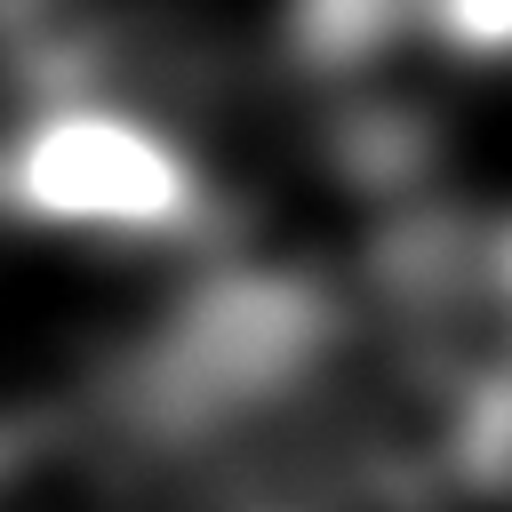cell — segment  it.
<instances>
[{
    "label": "cell",
    "instance_id": "cell-1",
    "mask_svg": "<svg viewBox=\"0 0 512 512\" xmlns=\"http://www.w3.org/2000/svg\"><path fill=\"white\" fill-rule=\"evenodd\" d=\"M0 200L48 232L168 240L200 224L192 160L112 96H40L0 144Z\"/></svg>",
    "mask_w": 512,
    "mask_h": 512
},
{
    "label": "cell",
    "instance_id": "cell-2",
    "mask_svg": "<svg viewBox=\"0 0 512 512\" xmlns=\"http://www.w3.org/2000/svg\"><path fill=\"white\" fill-rule=\"evenodd\" d=\"M440 48H512V0H424Z\"/></svg>",
    "mask_w": 512,
    "mask_h": 512
},
{
    "label": "cell",
    "instance_id": "cell-3",
    "mask_svg": "<svg viewBox=\"0 0 512 512\" xmlns=\"http://www.w3.org/2000/svg\"><path fill=\"white\" fill-rule=\"evenodd\" d=\"M216 8H248V16H264V24H280L288 40L304 32V16L320 8V0H216Z\"/></svg>",
    "mask_w": 512,
    "mask_h": 512
}]
</instances>
